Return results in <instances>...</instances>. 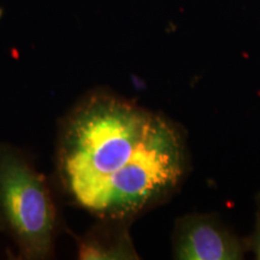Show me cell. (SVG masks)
Masks as SVG:
<instances>
[{"instance_id": "cell-1", "label": "cell", "mask_w": 260, "mask_h": 260, "mask_svg": "<svg viewBox=\"0 0 260 260\" xmlns=\"http://www.w3.org/2000/svg\"><path fill=\"white\" fill-rule=\"evenodd\" d=\"M58 148L64 189L107 222L152 207L186 171L184 141L174 123L109 94H94L70 113Z\"/></svg>"}, {"instance_id": "cell-2", "label": "cell", "mask_w": 260, "mask_h": 260, "mask_svg": "<svg viewBox=\"0 0 260 260\" xmlns=\"http://www.w3.org/2000/svg\"><path fill=\"white\" fill-rule=\"evenodd\" d=\"M0 224L29 259L51 255L56 209L48 187L29 161L0 145Z\"/></svg>"}, {"instance_id": "cell-3", "label": "cell", "mask_w": 260, "mask_h": 260, "mask_svg": "<svg viewBox=\"0 0 260 260\" xmlns=\"http://www.w3.org/2000/svg\"><path fill=\"white\" fill-rule=\"evenodd\" d=\"M245 245L213 217L191 214L178 220L174 256L181 260H239Z\"/></svg>"}, {"instance_id": "cell-4", "label": "cell", "mask_w": 260, "mask_h": 260, "mask_svg": "<svg viewBox=\"0 0 260 260\" xmlns=\"http://www.w3.org/2000/svg\"><path fill=\"white\" fill-rule=\"evenodd\" d=\"M82 259H133L135 251L124 230L95 232L84 239L81 245Z\"/></svg>"}, {"instance_id": "cell-5", "label": "cell", "mask_w": 260, "mask_h": 260, "mask_svg": "<svg viewBox=\"0 0 260 260\" xmlns=\"http://www.w3.org/2000/svg\"><path fill=\"white\" fill-rule=\"evenodd\" d=\"M253 249H254L255 258L260 260V195L258 198V210H256L255 233L253 237Z\"/></svg>"}]
</instances>
